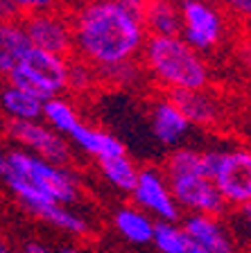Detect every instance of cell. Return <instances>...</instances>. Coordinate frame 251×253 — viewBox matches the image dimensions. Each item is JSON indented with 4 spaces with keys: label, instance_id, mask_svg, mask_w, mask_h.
I'll use <instances>...</instances> for the list:
<instances>
[{
    "label": "cell",
    "instance_id": "6da1fadb",
    "mask_svg": "<svg viewBox=\"0 0 251 253\" xmlns=\"http://www.w3.org/2000/svg\"><path fill=\"white\" fill-rule=\"evenodd\" d=\"M75 50L93 68H113L143 54L147 30L115 0H91L73 16Z\"/></svg>",
    "mask_w": 251,
    "mask_h": 253
},
{
    "label": "cell",
    "instance_id": "7a4b0ae2",
    "mask_svg": "<svg viewBox=\"0 0 251 253\" xmlns=\"http://www.w3.org/2000/svg\"><path fill=\"white\" fill-rule=\"evenodd\" d=\"M143 63L161 86L170 93L206 90L208 66L204 57L183 37H147Z\"/></svg>",
    "mask_w": 251,
    "mask_h": 253
},
{
    "label": "cell",
    "instance_id": "3957f363",
    "mask_svg": "<svg viewBox=\"0 0 251 253\" xmlns=\"http://www.w3.org/2000/svg\"><path fill=\"white\" fill-rule=\"evenodd\" d=\"M68 57H59V54L46 52L39 47H30L5 77L7 84L27 90L34 97L46 102L68 88Z\"/></svg>",
    "mask_w": 251,
    "mask_h": 253
},
{
    "label": "cell",
    "instance_id": "277c9868",
    "mask_svg": "<svg viewBox=\"0 0 251 253\" xmlns=\"http://www.w3.org/2000/svg\"><path fill=\"white\" fill-rule=\"evenodd\" d=\"M7 172L23 176L57 204L66 206L77 199V179L68 169H63L61 165L48 163L25 149H14L7 154Z\"/></svg>",
    "mask_w": 251,
    "mask_h": 253
},
{
    "label": "cell",
    "instance_id": "5b68a950",
    "mask_svg": "<svg viewBox=\"0 0 251 253\" xmlns=\"http://www.w3.org/2000/svg\"><path fill=\"white\" fill-rule=\"evenodd\" d=\"M181 37L197 50H213L224 39V14L213 0H183Z\"/></svg>",
    "mask_w": 251,
    "mask_h": 253
},
{
    "label": "cell",
    "instance_id": "8992f818",
    "mask_svg": "<svg viewBox=\"0 0 251 253\" xmlns=\"http://www.w3.org/2000/svg\"><path fill=\"white\" fill-rule=\"evenodd\" d=\"M213 183L217 185L226 206L251 204V149L236 147L220 152L213 172Z\"/></svg>",
    "mask_w": 251,
    "mask_h": 253
},
{
    "label": "cell",
    "instance_id": "52a82bcc",
    "mask_svg": "<svg viewBox=\"0 0 251 253\" xmlns=\"http://www.w3.org/2000/svg\"><path fill=\"white\" fill-rule=\"evenodd\" d=\"M5 131L9 138H14L18 145L25 147V152L43 158L48 163L61 165L70 161V145L68 140L50 129L48 125L39 120H7Z\"/></svg>",
    "mask_w": 251,
    "mask_h": 253
},
{
    "label": "cell",
    "instance_id": "ba28073f",
    "mask_svg": "<svg viewBox=\"0 0 251 253\" xmlns=\"http://www.w3.org/2000/svg\"><path fill=\"white\" fill-rule=\"evenodd\" d=\"M25 30L32 41V47L46 50V52L70 57L75 50V32L73 21L57 11H43V14H30L25 18Z\"/></svg>",
    "mask_w": 251,
    "mask_h": 253
},
{
    "label": "cell",
    "instance_id": "9c48e42d",
    "mask_svg": "<svg viewBox=\"0 0 251 253\" xmlns=\"http://www.w3.org/2000/svg\"><path fill=\"white\" fill-rule=\"evenodd\" d=\"M170 188H172L174 201L179 208H186L193 215H206V217H217L224 212L226 201L220 195L217 185L213 179L206 176H172Z\"/></svg>",
    "mask_w": 251,
    "mask_h": 253
},
{
    "label": "cell",
    "instance_id": "30bf717a",
    "mask_svg": "<svg viewBox=\"0 0 251 253\" xmlns=\"http://www.w3.org/2000/svg\"><path fill=\"white\" fill-rule=\"evenodd\" d=\"M134 199L143 211L156 215L161 221L179 219V204L174 201L172 188L165 172L156 168H145L138 174V183L134 188Z\"/></svg>",
    "mask_w": 251,
    "mask_h": 253
},
{
    "label": "cell",
    "instance_id": "8fae6325",
    "mask_svg": "<svg viewBox=\"0 0 251 253\" xmlns=\"http://www.w3.org/2000/svg\"><path fill=\"white\" fill-rule=\"evenodd\" d=\"M152 133L161 145L165 147H174L186 138V133L190 131V120L183 116V111L174 104L172 97H163L152 106Z\"/></svg>",
    "mask_w": 251,
    "mask_h": 253
},
{
    "label": "cell",
    "instance_id": "7c38bea8",
    "mask_svg": "<svg viewBox=\"0 0 251 253\" xmlns=\"http://www.w3.org/2000/svg\"><path fill=\"white\" fill-rule=\"evenodd\" d=\"M220 152H199L193 147H177L165 161V176H206L213 179Z\"/></svg>",
    "mask_w": 251,
    "mask_h": 253
},
{
    "label": "cell",
    "instance_id": "4fadbf2b",
    "mask_svg": "<svg viewBox=\"0 0 251 253\" xmlns=\"http://www.w3.org/2000/svg\"><path fill=\"white\" fill-rule=\"evenodd\" d=\"M147 37H181V7L172 0H150L143 14Z\"/></svg>",
    "mask_w": 251,
    "mask_h": 253
},
{
    "label": "cell",
    "instance_id": "5bb4252c",
    "mask_svg": "<svg viewBox=\"0 0 251 253\" xmlns=\"http://www.w3.org/2000/svg\"><path fill=\"white\" fill-rule=\"evenodd\" d=\"M183 231L188 233L190 242L208 249L210 253H233L231 240L226 237L224 228L215 221V217L190 215L183 221Z\"/></svg>",
    "mask_w": 251,
    "mask_h": 253
},
{
    "label": "cell",
    "instance_id": "9a60e30c",
    "mask_svg": "<svg viewBox=\"0 0 251 253\" xmlns=\"http://www.w3.org/2000/svg\"><path fill=\"white\" fill-rule=\"evenodd\" d=\"M70 140H73L79 149H84L86 154L95 156L98 161L127 154L125 145L120 142V138H115L113 133H109V131H102V129H95V126L84 125V122L70 133Z\"/></svg>",
    "mask_w": 251,
    "mask_h": 253
},
{
    "label": "cell",
    "instance_id": "2e32d148",
    "mask_svg": "<svg viewBox=\"0 0 251 253\" xmlns=\"http://www.w3.org/2000/svg\"><path fill=\"white\" fill-rule=\"evenodd\" d=\"M170 97L183 111V116L190 120V125L210 126L217 122L220 106L206 90H179V93H170Z\"/></svg>",
    "mask_w": 251,
    "mask_h": 253
},
{
    "label": "cell",
    "instance_id": "e0dca14e",
    "mask_svg": "<svg viewBox=\"0 0 251 253\" xmlns=\"http://www.w3.org/2000/svg\"><path fill=\"white\" fill-rule=\"evenodd\" d=\"M32 47L23 21H2L0 23V59L5 75L21 61V57Z\"/></svg>",
    "mask_w": 251,
    "mask_h": 253
},
{
    "label": "cell",
    "instance_id": "ac0fdd59",
    "mask_svg": "<svg viewBox=\"0 0 251 253\" xmlns=\"http://www.w3.org/2000/svg\"><path fill=\"white\" fill-rule=\"evenodd\" d=\"M0 109L7 113V120H39V118H43V100L11 84H7L0 90Z\"/></svg>",
    "mask_w": 251,
    "mask_h": 253
},
{
    "label": "cell",
    "instance_id": "d6986e66",
    "mask_svg": "<svg viewBox=\"0 0 251 253\" xmlns=\"http://www.w3.org/2000/svg\"><path fill=\"white\" fill-rule=\"evenodd\" d=\"M113 221H115V231L120 233L125 240H129V242H134V244L154 242L156 224L141 208H131V206L120 208V211L115 212Z\"/></svg>",
    "mask_w": 251,
    "mask_h": 253
},
{
    "label": "cell",
    "instance_id": "ffe728a7",
    "mask_svg": "<svg viewBox=\"0 0 251 253\" xmlns=\"http://www.w3.org/2000/svg\"><path fill=\"white\" fill-rule=\"evenodd\" d=\"M30 212L39 217V219L52 224V226L61 228V231H68L73 235H84L89 231V224L77 215V212L68 211L63 204H57V201H43V204L32 206Z\"/></svg>",
    "mask_w": 251,
    "mask_h": 253
},
{
    "label": "cell",
    "instance_id": "44dd1931",
    "mask_svg": "<svg viewBox=\"0 0 251 253\" xmlns=\"http://www.w3.org/2000/svg\"><path fill=\"white\" fill-rule=\"evenodd\" d=\"M43 120H46V125L50 126V129H54V131L61 133V136L63 133L70 136V133L82 125L73 102L61 97V95L50 97V100L43 102Z\"/></svg>",
    "mask_w": 251,
    "mask_h": 253
},
{
    "label": "cell",
    "instance_id": "7402d4cb",
    "mask_svg": "<svg viewBox=\"0 0 251 253\" xmlns=\"http://www.w3.org/2000/svg\"><path fill=\"white\" fill-rule=\"evenodd\" d=\"M98 163H100V172H102V176H104L113 188L134 192V188H136V183H138V174H141V169L136 168V163H134L127 154H122V156H113V158H104V161H98Z\"/></svg>",
    "mask_w": 251,
    "mask_h": 253
},
{
    "label": "cell",
    "instance_id": "603a6c76",
    "mask_svg": "<svg viewBox=\"0 0 251 253\" xmlns=\"http://www.w3.org/2000/svg\"><path fill=\"white\" fill-rule=\"evenodd\" d=\"M154 244L161 253H188L190 237L174 221H158L154 231Z\"/></svg>",
    "mask_w": 251,
    "mask_h": 253
},
{
    "label": "cell",
    "instance_id": "cb8c5ba5",
    "mask_svg": "<svg viewBox=\"0 0 251 253\" xmlns=\"http://www.w3.org/2000/svg\"><path fill=\"white\" fill-rule=\"evenodd\" d=\"M95 77H98V70L86 61H73L70 63V75H68V88L75 93H84L93 86Z\"/></svg>",
    "mask_w": 251,
    "mask_h": 253
},
{
    "label": "cell",
    "instance_id": "d4e9b609",
    "mask_svg": "<svg viewBox=\"0 0 251 253\" xmlns=\"http://www.w3.org/2000/svg\"><path fill=\"white\" fill-rule=\"evenodd\" d=\"M213 2L222 9V14L251 27V0H213Z\"/></svg>",
    "mask_w": 251,
    "mask_h": 253
},
{
    "label": "cell",
    "instance_id": "484cf974",
    "mask_svg": "<svg viewBox=\"0 0 251 253\" xmlns=\"http://www.w3.org/2000/svg\"><path fill=\"white\" fill-rule=\"evenodd\" d=\"M18 11L23 14H43V11H54V5H57V0H11Z\"/></svg>",
    "mask_w": 251,
    "mask_h": 253
},
{
    "label": "cell",
    "instance_id": "4316f807",
    "mask_svg": "<svg viewBox=\"0 0 251 253\" xmlns=\"http://www.w3.org/2000/svg\"><path fill=\"white\" fill-rule=\"evenodd\" d=\"M120 7H125L129 14H134L136 18H141L143 21V14H145V9H147V2L150 0H115Z\"/></svg>",
    "mask_w": 251,
    "mask_h": 253
},
{
    "label": "cell",
    "instance_id": "83f0119b",
    "mask_svg": "<svg viewBox=\"0 0 251 253\" xmlns=\"http://www.w3.org/2000/svg\"><path fill=\"white\" fill-rule=\"evenodd\" d=\"M16 14H18V7H16L11 0H0V23L16 21Z\"/></svg>",
    "mask_w": 251,
    "mask_h": 253
},
{
    "label": "cell",
    "instance_id": "f1b7e54d",
    "mask_svg": "<svg viewBox=\"0 0 251 253\" xmlns=\"http://www.w3.org/2000/svg\"><path fill=\"white\" fill-rule=\"evenodd\" d=\"M240 221L245 224V231L251 235V204H247L240 208Z\"/></svg>",
    "mask_w": 251,
    "mask_h": 253
},
{
    "label": "cell",
    "instance_id": "f546056e",
    "mask_svg": "<svg viewBox=\"0 0 251 253\" xmlns=\"http://www.w3.org/2000/svg\"><path fill=\"white\" fill-rule=\"evenodd\" d=\"M25 253H52V251H50L46 244H41V242H27L25 244Z\"/></svg>",
    "mask_w": 251,
    "mask_h": 253
},
{
    "label": "cell",
    "instance_id": "4dcf8cb0",
    "mask_svg": "<svg viewBox=\"0 0 251 253\" xmlns=\"http://www.w3.org/2000/svg\"><path fill=\"white\" fill-rule=\"evenodd\" d=\"M7 174V154H0V176Z\"/></svg>",
    "mask_w": 251,
    "mask_h": 253
},
{
    "label": "cell",
    "instance_id": "1f68e13d",
    "mask_svg": "<svg viewBox=\"0 0 251 253\" xmlns=\"http://www.w3.org/2000/svg\"><path fill=\"white\" fill-rule=\"evenodd\" d=\"M188 253H210V251L208 249H204V247H199V244H195V242H190Z\"/></svg>",
    "mask_w": 251,
    "mask_h": 253
},
{
    "label": "cell",
    "instance_id": "d6a6232c",
    "mask_svg": "<svg viewBox=\"0 0 251 253\" xmlns=\"http://www.w3.org/2000/svg\"><path fill=\"white\" fill-rule=\"evenodd\" d=\"M59 253H86V251H82V249H75V247H61V251Z\"/></svg>",
    "mask_w": 251,
    "mask_h": 253
},
{
    "label": "cell",
    "instance_id": "836d02e7",
    "mask_svg": "<svg viewBox=\"0 0 251 253\" xmlns=\"http://www.w3.org/2000/svg\"><path fill=\"white\" fill-rule=\"evenodd\" d=\"M0 77H5V70H2V59H0Z\"/></svg>",
    "mask_w": 251,
    "mask_h": 253
}]
</instances>
